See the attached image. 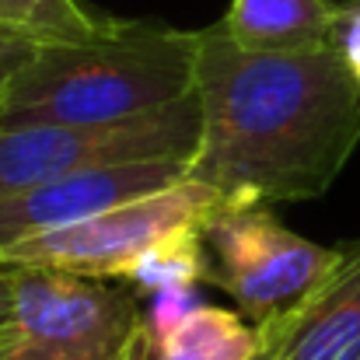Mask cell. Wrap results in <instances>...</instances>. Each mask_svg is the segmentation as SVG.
<instances>
[{
  "label": "cell",
  "mask_w": 360,
  "mask_h": 360,
  "mask_svg": "<svg viewBox=\"0 0 360 360\" xmlns=\"http://www.w3.org/2000/svg\"><path fill=\"white\" fill-rule=\"evenodd\" d=\"M18 340V269L0 262V360L14 350Z\"/></svg>",
  "instance_id": "5bb4252c"
},
{
  "label": "cell",
  "mask_w": 360,
  "mask_h": 360,
  "mask_svg": "<svg viewBox=\"0 0 360 360\" xmlns=\"http://www.w3.org/2000/svg\"><path fill=\"white\" fill-rule=\"evenodd\" d=\"M133 360H154V340H150V329H147V336H143L140 350L133 354Z\"/></svg>",
  "instance_id": "2e32d148"
},
{
  "label": "cell",
  "mask_w": 360,
  "mask_h": 360,
  "mask_svg": "<svg viewBox=\"0 0 360 360\" xmlns=\"http://www.w3.org/2000/svg\"><path fill=\"white\" fill-rule=\"evenodd\" d=\"M154 360H259L262 333L241 311L200 301L179 322L150 333Z\"/></svg>",
  "instance_id": "30bf717a"
},
{
  "label": "cell",
  "mask_w": 360,
  "mask_h": 360,
  "mask_svg": "<svg viewBox=\"0 0 360 360\" xmlns=\"http://www.w3.org/2000/svg\"><path fill=\"white\" fill-rule=\"evenodd\" d=\"M354 4H360V0H354Z\"/></svg>",
  "instance_id": "e0dca14e"
},
{
  "label": "cell",
  "mask_w": 360,
  "mask_h": 360,
  "mask_svg": "<svg viewBox=\"0 0 360 360\" xmlns=\"http://www.w3.org/2000/svg\"><path fill=\"white\" fill-rule=\"evenodd\" d=\"M217 203L221 196L210 186L182 179L172 189L129 200L81 224L7 245L0 248V262L63 269V273H81L95 280H126L143 252H150L172 231L203 224Z\"/></svg>",
  "instance_id": "8992f818"
},
{
  "label": "cell",
  "mask_w": 360,
  "mask_h": 360,
  "mask_svg": "<svg viewBox=\"0 0 360 360\" xmlns=\"http://www.w3.org/2000/svg\"><path fill=\"white\" fill-rule=\"evenodd\" d=\"M18 269V340L7 360H133L147 336L136 297L95 276Z\"/></svg>",
  "instance_id": "5b68a950"
},
{
  "label": "cell",
  "mask_w": 360,
  "mask_h": 360,
  "mask_svg": "<svg viewBox=\"0 0 360 360\" xmlns=\"http://www.w3.org/2000/svg\"><path fill=\"white\" fill-rule=\"evenodd\" d=\"M200 129L203 120L196 91L165 109L105 126L49 122L0 129V200L84 168L129 161H193Z\"/></svg>",
  "instance_id": "3957f363"
},
{
  "label": "cell",
  "mask_w": 360,
  "mask_h": 360,
  "mask_svg": "<svg viewBox=\"0 0 360 360\" xmlns=\"http://www.w3.org/2000/svg\"><path fill=\"white\" fill-rule=\"evenodd\" d=\"M207 276H210V255H207V241H203V224H193V228L172 231L150 252H143L126 280L140 294L154 297L161 290L196 287Z\"/></svg>",
  "instance_id": "8fae6325"
},
{
  "label": "cell",
  "mask_w": 360,
  "mask_h": 360,
  "mask_svg": "<svg viewBox=\"0 0 360 360\" xmlns=\"http://www.w3.org/2000/svg\"><path fill=\"white\" fill-rule=\"evenodd\" d=\"M189 179V161H129L63 175L56 182L0 200V248L98 217L129 200L161 193Z\"/></svg>",
  "instance_id": "52a82bcc"
},
{
  "label": "cell",
  "mask_w": 360,
  "mask_h": 360,
  "mask_svg": "<svg viewBox=\"0 0 360 360\" xmlns=\"http://www.w3.org/2000/svg\"><path fill=\"white\" fill-rule=\"evenodd\" d=\"M203 241L210 255V283H217L238 311L269 326L304 301L333 269L340 245H319L283 228L266 203H217L203 221Z\"/></svg>",
  "instance_id": "277c9868"
},
{
  "label": "cell",
  "mask_w": 360,
  "mask_h": 360,
  "mask_svg": "<svg viewBox=\"0 0 360 360\" xmlns=\"http://www.w3.org/2000/svg\"><path fill=\"white\" fill-rule=\"evenodd\" d=\"M200 147L189 179L221 203L319 200L360 147V81L333 42L252 53L221 25L200 28Z\"/></svg>",
  "instance_id": "6da1fadb"
},
{
  "label": "cell",
  "mask_w": 360,
  "mask_h": 360,
  "mask_svg": "<svg viewBox=\"0 0 360 360\" xmlns=\"http://www.w3.org/2000/svg\"><path fill=\"white\" fill-rule=\"evenodd\" d=\"M259 360H262V357H259Z\"/></svg>",
  "instance_id": "ac0fdd59"
},
{
  "label": "cell",
  "mask_w": 360,
  "mask_h": 360,
  "mask_svg": "<svg viewBox=\"0 0 360 360\" xmlns=\"http://www.w3.org/2000/svg\"><path fill=\"white\" fill-rule=\"evenodd\" d=\"M35 42H39V35L21 32V28H11V25H0V91L25 67V60L32 56Z\"/></svg>",
  "instance_id": "9a60e30c"
},
{
  "label": "cell",
  "mask_w": 360,
  "mask_h": 360,
  "mask_svg": "<svg viewBox=\"0 0 360 360\" xmlns=\"http://www.w3.org/2000/svg\"><path fill=\"white\" fill-rule=\"evenodd\" d=\"M102 14L81 7L77 0H0V25L32 32L39 39L84 32Z\"/></svg>",
  "instance_id": "7c38bea8"
},
{
  "label": "cell",
  "mask_w": 360,
  "mask_h": 360,
  "mask_svg": "<svg viewBox=\"0 0 360 360\" xmlns=\"http://www.w3.org/2000/svg\"><path fill=\"white\" fill-rule=\"evenodd\" d=\"M329 42L343 56L347 70L360 81V4L340 0V14H336V25H333Z\"/></svg>",
  "instance_id": "4fadbf2b"
},
{
  "label": "cell",
  "mask_w": 360,
  "mask_h": 360,
  "mask_svg": "<svg viewBox=\"0 0 360 360\" xmlns=\"http://www.w3.org/2000/svg\"><path fill=\"white\" fill-rule=\"evenodd\" d=\"M262 333V360H360V238L340 245L322 283Z\"/></svg>",
  "instance_id": "ba28073f"
},
{
  "label": "cell",
  "mask_w": 360,
  "mask_h": 360,
  "mask_svg": "<svg viewBox=\"0 0 360 360\" xmlns=\"http://www.w3.org/2000/svg\"><path fill=\"white\" fill-rule=\"evenodd\" d=\"M200 28L98 18L74 35L39 39L0 91V129L105 126L196 91Z\"/></svg>",
  "instance_id": "7a4b0ae2"
},
{
  "label": "cell",
  "mask_w": 360,
  "mask_h": 360,
  "mask_svg": "<svg viewBox=\"0 0 360 360\" xmlns=\"http://www.w3.org/2000/svg\"><path fill=\"white\" fill-rule=\"evenodd\" d=\"M340 0H231L221 32L252 53H287L322 46L333 35Z\"/></svg>",
  "instance_id": "9c48e42d"
}]
</instances>
